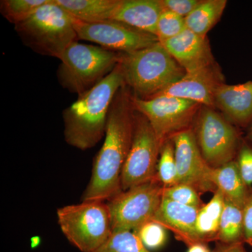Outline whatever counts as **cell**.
I'll list each match as a JSON object with an SVG mask.
<instances>
[{"instance_id": "obj_1", "label": "cell", "mask_w": 252, "mask_h": 252, "mask_svg": "<svg viewBox=\"0 0 252 252\" xmlns=\"http://www.w3.org/2000/svg\"><path fill=\"white\" fill-rule=\"evenodd\" d=\"M130 89L118 91L108 114L104 143L94 158L82 201H104L122 191L123 168L132 144L135 109Z\"/></svg>"}, {"instance_id": "obj_2", "label": "cell", "mask_w": 252, "mask_h": 252, "mask_svg": "<svg viewBox=\"0 0 252 252\" xmlns=\"http://www.w3.org/2000/svg\"><path fill=\"white\" fill-rule=\"evenodd\" d=\"M124 85L120 64L63 112L64 137L73 147L93 148L105 135L111 105Z\"/></svg>"}, {"instance_id": "obj_3", "label": "cell", "mask_w": 252, "mask_h": 252, "mask_svg": "<svg viewBox=\"0 0 252 252\" xmlns=\"http://www.w3.org/2000/svg\"><path fill=\"white\" fill-rule=\"evenodd\" d=\"M124 84L135 97L149 98L185 76L186 72L160 41L130 54H122L119 63Z\"/></svg>"}, {"instance_id": "obj_4", "label": "cell", "mask_w": 252, "mask_h": 252, "mask_svg": "<svg viewBox=\"0 0 252 252\" xmlns=\"http://www.w3.org/2000/svg\"><path fill=\"white\" fill-rule=\"evenodd\" d=\"M23 42L38 54L61 60L68 46L77 41L74 18L50 0L25 22L15 26Z\"/></svg>"}, {"instance_id": "obj_5", "label": "cell", "mask_w": 252, "mask_h": 252, "mask_svg": "<svg viewBox=\"0 0 252 252\" xmlns=\"http://www.w3.org/2000/svg\"><path fill=\"white\" fill-rule=\"evenodd\" d=\"M121 56L100 46L74 41L61 57L58 69L60 84L81 95L110 74L120 63Z\"/></svg>"}, {"instance_id": "obj_6", "label": "cell", "mask_w": 252, "mask_h": 252, "mask_svg": "<svg viewBox=\"0 0 252 252\" xmlns=\"http://www.w3.org/2000/svg\"><path fill=\"white\" fill-rule=\"evenodd\" d=\"M63 235L81 252H94L112 234V221L104 201H82L57 210Z\"/></svg>"}, {"instance_id": "obj_7", "label": "cell", "mask_w": 252, "mask_h": 252, "mask_svg": "<svg viewBox=\"0 0 252 252\" xmlns=\"http://www.w3.org/2000/svg\"><path fill=\"white\" fill-rule=\"evenodd\" d=\"M164 186L157 178L122 190L106 203L113 231L135 230L153 220L162 199Z\"/></svg>"}, {"instance_id": "obj_8", "label": "cell", "mask_w": 252, "mask_h": 252, "mask_svg": "<svg viewBox=\"0 0 252 252\" xmlns=\"http://www.w3.org/2000/svg\"><path fill=\"white\" fill-rule=\"evenodd\" d=\"M161 146L148 119L135 110L132 144L122 174V190L157 178Z\"/></svg>"}, {"instance_id": "obj_9", "label": "cell", "mask_w": 252, "mask_h": 252, "mask_svg": "<svg viewBox=\"0 0 252 252\" xmlns=\"http://www.w3.org/2000/svg\"><path fill=\"white\" fill-rule=\"evenodd\" d=\"M195 137L202 156L210 167H218L232 161L238 152V132L213 107L202 106Z\"/></svg>"}, {"instance_id": "obj_10", "label": "cell", "mask_w": 252, "mask_h": 252, "mask_svg": "<svg viewBox=\"0 0 252 252\" xmlns=\"http://www.w3.org/2000/svg\"><path fill=\"white\" fill-rule=\"evenodd\" d=\"M135 110L148 119L162 144L169 137L186 130L202 105L193 101L171 96L149 98L132 97Z\"/></svg>"}, {"instance_id": "obj_11", "label": "cell", "mask_w": 252, "mask_h": 252, "mask_svg": "<svg viewBox=\"0 0 252 252\" xmlns=\"http://www.w3.org/2000/svg\"><path fill=\"white\" fill-rule=\"evenodd\" d=\"M74 26L78 39L91 41L121 54L135 52L159 41L154 34L117 21L85 23L74 18Z\"/></svg>"}, {"instance_id": "obj_12", "label": "cell", "mask_w": 252, "mask_h": 252, "mask_svg": "<svg viewBox=\"0 0 252 252\" xmlns=\"http://www.w3.org/2000/svg\"><path fill=\"white\" fill-rule=\"evenodd\" d=\"M171 137L175 148L177 184L190 185L195 190L203 191L217 189L210 180L212 167L203 158L193 131L187 128Z\"/></svg>"}, {"instance_id": "obj_13", "label": "cell", "mask_w": 252, "mask_h": 252, "mask_svg": "<svg viewBox=\"0 0 252 252\" xmlns=\"http://www.w3.org/2000/svg\"><path fill=\"white\" fill-rule=\"evenodd\" d=\"M222 83V74L216 64H214L193 72H186L182 79L155 96H171L188 99L200 105L215 108V91Z\"/></svg>"}, {"instance_id": "obj_14", "label": "cell", "mask_w": 252, "mask_h": 252, "mask_svg": "<svg viewBox=\"0 0 252 252\" xmlns=\"http://www.w3.org/2000/svg\"><path fill=\"white\" fill-rule=\"evenodd\" d=\"M160 43L186 72L215 64L206 36L198 35L188 28L179 35Z\"/></svg>"}, {"instance_id": "obj_15", "label": "cell", "mask_w": 252, "mask_h": 252, "mask_svg": "<svg viewBox=\"0 0 252 252\" xmlns=\"http://www.w3.org/2000/svg\"><path fill=\"white\" fill-rule=\"evenodd\" d=\"M200 207L189 206L162 197L154 221L173 232L177 240L188 247L201 243L196 231V220Z\"/></svg>"}, {"instance_id": "obj_16", "label": "cell", "mask_w": 252, "mask_h": 252, "mask_svg": "<svg viewBox=\"0 0 252 252\" xmlns=\"http://www.w3.org/2000/svg\"><path fill=\"white\" fill-rule=\"evenodd\" d=\"M215 108L229 122L245 127L252 124V81L236 85L222 83L215 94Z\"/></svg>"}, {"instance_id": "obj_17", "label": "cell", "mask_w": 252, "mask_h": 252, "mask_svg": "<svg viewBox=\"0 0 252 252\" xmlns=\"http://www.w3.org/2000/svg\"><path fill=\"white\" fill-rule=\"evenodd\" d=\"M162 10L160 0H120L113 21L157 36L158 22Z\"/></svg>"}, {"instance_id": "obj_18", "label": "cell", "mask_w": 252, "mask_h": 252, "mask_svg": "<svg viewBox=\"0 0 252 252\" xmlns=\"http://www.w3.org/2000/svg\"><path fill=\"white\" fill-rule=\"evenodd\" d=\"M75 19L85 23L113 21L120 0H56Z\"/></svg>"}, {"instance_id": "obj_19", "label": "cell", "mask_w": 252, "mask_h": 252, "mask_svg": "<svg viewBox=\"0 0 252 252\" xmlns=\"http://www.w3.org/2000/svg\"><path fill=\"white\" fill-rule=\"evenodd\" d=\"M210 180L225 198L244 207L252 190L244 182L237 161L232 160L222 166L212 167Z\"/></svg>"}, {"instance_id": "obj_20", "label": "cell", "mask_w": 252, "mask_h": 252, "mask_svg": "<svg viewBox=\"0 0 252 252\" xmlns=\"http://www.w3.org/2000/svg\"><path fill=\"white\" fill-rule=\"evenodd\" d=\"M224 199L223 194L217 189L211 200L199 210L196 231L201 243L217 240Z\"/></svg>"}, {"instance_id": "obj_21", "label": "cell", "mask_w": 252, "mask_h": 252, "mask_svg": "<svg viewBox=\"0 0 252 252\" xmlns=\"http://www.w3.org/2000/svg\"><path fill=\"white\" fill-rule=\"evenodd\" d=\"M227 1L225 0H204L185 18L189 30L201 36H206L221 17Z\"/></svg>"}, {"instance_id": "obj_22", "label": "cell", "mask_w": 252, "mask_h": 252, "mask_svg": "<svg viewBox=\"0 0 252 252\" xmlns=\"http://www.w3.org/2000/svg\"><path fill=\"white\" fill-rule=\"evenodd\" d=\"M217 240L225 244L244 243L243 207L226 198L224 199Z\"/></svg>"}, {"instance_id": "obj_23", "label": "cell", "mask_w": 252, "mask_h": 252, "mask_svg": "<svg viewBox=\"0 0 252 252\" xmlns=\"http://www.w3.org/2000/svg\"><path fill=\"white\" fill-rule=\"evenodd\" d=\"M50 0H2L0 1L1 14L14 26L25 22Z\"/></svg>"}, {"instance_id": "obj_24", "label": "cell", "mask_w": 252, "mask_h": 252, "mask_svg": "<svg viewBox=\"0 0 252 252\" xmlns=\"http://www.w3.org/2000/svg\"><path fill=\"white\" fill-rule=\"evenodd\" d=\"M94 252H152L133 231H113L108 240Z\"/></svg>"}, {"instance_id": "obj_25", "label": "cell", "mask_w": 252, "mask_h": 252, "mask_svg": "<svg viewBox=\"0 0 252 252\" xmlns=\"http://www.w3.org/2000/svg\"><path fill=\"white\" fill-rule=\"evenodd\" d=\"M158 162L157 177L165 187L177 184V170L175 157V148L171 141H164Z\"/></svg>"}, {"instance_id": "obj_26", "label": "cell", "mask_w": 252, "mask_h": 252, "mask_svg": "<svg viewBox=\"0 0 252 252\" xmlns=\"http://www.w3.org/2000/svg\"><path fill=\"white\" fill-rule=\"evenodd\" d=\"M186 28L185 18L163 9L158 22L157 37L160 42L168 40L179 35Z\"/></svg>"}, {"instance_id": "obj_27", "label": "cell", "mask_w": 252, "mask_h": 252, "mask_svg": "<svg viewBox=\"0 0 252 252\" xmlns=\"http://www.w3.org/2000/svg\"><path fill=\"white\" fill-rule=\"evenodd\" d=\"M133 232L150 251L162 248L167 242L165 228L154 220L144 223Z\"/></svg>"}, {"instance_id": "obj_28", "label": "cell", "mask_w": 252, "mask_h": 252, "mask_svg": "<svg viewBox=\"0 0 252 252\" xmlns=\"http://www.w3.org/2000/svg\"><path fill=\"white\" fill-rule=\"evenodd\" d=\"M162 197L172 201L189 206L200 207L198 192L191 186L177 184L172 187H164Z\"/></svg>"}, {"instance_id": "obj_29", "label": "cell", "mask_w": 252, "mask_h": 252, "mask_svg": "<svg viewBox=\"0 0 252 252\" xmlns=\"http://www.w3.org/2000/svg\"><path fill=\"white\" fill-rule=\"evenodd\" d=\"M238 163L239 171L245 185L250 190L252 189V147L243 144L238 152Z\"/></svg>"}, {"instance_id": "obj_30", "label": "cell", "mask_w": 252, "mask_h": 252, "mask_svg": "<svg viewBox=\"0 0 252 252\" xmlns=\"http://www.w3.org/2000/svg\"><path fill=\"white\" fill-rule=\"evenodd\" d=\"M200 1V0H160L162 9L172 11L184 18L188 16Z\"/></svg>"}, {"instance_id": "obj_31", "label": "cell", "mask_w": 252, "mask_h": 252, "mask_svg": "<svg viewBox=\"0 0 252 252\" xmlns=\"http://www.w3.org/2000/svg\"><path fill=\"white\" fill-rule=\"evenodd\" d=\"M243 240L252 247V189L243 207Z\"/></svg>"}, {"instance_id": "obj_32", "label": "cell", "mask_w": 252, "mask_h": 252, "mask_svg": "<svg viewBox=\"0 0 252 252\" xmlns=\"http://www.w3.org/2000/svg\"><path fill=\"white\" fill-rule=\"evenodd\" d=\"M213 252H248L244 247L243 242L239 243L225 244L220 243L217 244L216 248Z\"/></svg>"}, {"instance_id": "obj_33", "label": "cell", "mask_w": 252, "mask_h": 252, "mask_svg": "<svg viewBox=\"0 0 252 252\" xmlns=\"http://www.w3.org/2000/svg\"><path fill=\"white\" fill-rule=\"evenodd\" d=\"M187 252H211L205 243H199L194 244L189 247Z\"/></svg>"}, {"instance_id": "obj_34", "label": "cell", "mask_w": 252, "mask_h": 252, "mask_svg": "<svg viewBox=\"0 0 252 252\" xmlns=\"http://www.w3.org/2000/svg\"><path fill=\"white\" fill-rule=\"evenodd\" d=\"M41 243V239L39 237H33L31 238V247L32 248H36L39 246Z\"/></svg>"}, {"instance_id": "obj_35", "label": "cell", "mask_w": 252, "mask_h": 252, "mask_svg": "<svg viewBox=\"0 0 252 252\" xmlns=\"http://www.w3.org/2000/svg\"><path fill=\"white\" fill-rule=\"evenodd\" d=\"M248 138L252 142V124L250 125V130H249Z\"/></svg>"}, {"instance_id": "obj_36", "label": "cell", "mask_w": 252, "mask_h": 252, "mask_svg": "<svg viewBox=\"0 0 252 252\" xmlns=\"http://www.w3.org/2000/svg\"></svg>"}]
</instances>
